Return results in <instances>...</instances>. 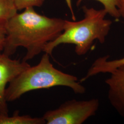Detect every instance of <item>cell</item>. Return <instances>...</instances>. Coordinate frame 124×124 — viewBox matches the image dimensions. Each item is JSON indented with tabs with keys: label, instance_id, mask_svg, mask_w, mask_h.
I'll use <instances>...</instances> for the list:
<instances>
[{
	"label": "cell",
	"instance_id": "11",
	"mask_svg": "<svg viewBox=\"0 0 124 124\" xmlns=\"http://www.w3.org/2000/svg\"><path fill=\"white\" fill-rule=\"evenodd\" d=\"M45 0H14L17 10H22L29 8L40 7L44 3Z\"/></svg>",
	"mask_w": 124,
	"mask_h": 124
},
{
	"label": "cell",
	"instance_id": "1",
	"mask_svg": "<svg viewBox=\"0 0 124 124\" xmlns=\"http://www.w3.org/2000/svg\"><path fill=\"white\" fill-rule=\"evenodd\" d=\"M16 13L5 24L6 40L3 53L11 56L19 47L26 50L23 61L27 62L44 51L46 44L63 31L65 20L49 18L36 13L34 8Z\"/></svg>",
	"mask_w": 124,
	"mask_h": 124
},
{
	"label": "cell",
	"instance_id": "8",
	"mask_svg": "<svg viewBox=\"0 0 124 124\" xmlns=\"http://www.w3.org/2000/svg\"><path fill=\"white\" fill-rule=\"evenodd\" d=\"M46 121L42 117H32L29 115H19L16 111L12 116L0 115V124H44Z\"/></svg>",
	"mask_w": 124,
	"mask_h": 124
},
{
	"label": "cell",
	"instance_id": "10",
	"mask_svg": "<svg viewBox=\"0 0 124 124\" xmlns=\"http://www.w3.org/2000/svg\"><path fill=\"white\" fill-rule=\"evenodd\" d=\"M83 0H78L77 5L79 6ZM100 2L104 7V9L106 11L107 13L112 17L118 19L120 17L118 11V6L120 0H95Z\"/></svg>",
	"mask_w": 124,
	"mask_h": 124
},
{
	"label": "cell",
	"instance_id": "14",
	"mask_svg": "<svg viewBox=\"0 0 124 124\" xmlns=\"http://www.w3.org/2000/svg\"><path fill=\"white\" fill-rule=\"evenodd\" d=\"M66 2L67 5L68 7V8H69V9L70 10L71 13H72V17L74 20H75V15L74 13V11H73V7H72V2H71V0H65Z\"/></svg>",
	"mask_w": 124,
	"mask_h": 124
},
{
	"label": "cell",
	"instance_id": "13",
	"mask_svg": "<svg viewBox=\"0 0 124 124\" xmlns=\"http://www.w3.org/2000/svg\"><path fill=\"white\" fill-rule=\"evenodd\" d=\"M118 9L120 17L123 18L124 20V0H120Z\"/></svg>",
	"mask_w": 124,
	"mask_h": 124
},
{
	"label": "cell",
	"instance_id": "4",
	"mask_svg": "<svg viewBox=\"0 0 124 124\" xmlns=\"http://www.w3.org/2000/svg\"><path fill=\"white\" fill-rule=\"evenodd\" d=\"M100 106L99 100L73 99L64 102L58 108L46 112L42 116L46 124H81L95 115Z\"/></svg>",
	"mask_w": 124,
	"mask_h": 124
},
{
	"label": "cell",
	"instance_id": "2",
	"mask_svg": "<svg viewBox=\"0 0 124 124\" xmlns=\"http://www.w3.org/2000/svg\"><path fill=\"white\" fill-rule=\"evenodd\" d=\"M84 18L79 21L65 20L63 31L52 41L46 46L43 52L51 55L53 50L63 44L75 46V52L79 56L84 55L90 50L93 42H105L111 29L112 21L105 19L108 14L105 9L97 10L82 8Z\"/></svg>",
	"mask_w": 124,
	"mask_h": 124
},
{
	"label": "cell",
	"instance_id": "3",
	"mask_svg": "<svg viewBox=\"0 0 124 124\" xmlns=\"http://www.w3.org/2000/svg\"><path fill=\"white\" fill-rule=\"evenodd\" d=\"M8 84L5 91L7 102L14 101L30 91L58 86L70 88L76 94L85 92L77 77L56 69L50 60V55L46 53L37 65L29 67Z\"/></svg>",
	"mask_w": 124,
	"mask_h": 124
},
{
	"label": "cell",
	"instance_id": "12",
	"mask_svg": "<svg viewBox=\"0 0 124 124\" xmlns=\"http://www.w3.org/2000/svg\"><path fill=\"white\" fill-rule=\"evenodd\" d=\"M6 40L5 25L0 24V54L3 53Z\"/></svg>",
	"mask_w": 124,
	"mask_h": 124
},
{
	"label": "cell",
	"instance_id": "9",
	"mask_svg": "<svg viewBox=\"0 0 124 124\" xmlns=\"http://www.w3.org/2000/svg\"><path fill=\"white\" fill-rule=\"evenodd\" d=\"M17 13L14 0H0V24L5 25Z\"/></svg>",
	"mask_w": 124,
	"mask_h": 124
},
{
	"label": "cell",
	"instance_id": "5",
	"mask_svg": "<svg viewBox=\"0 0 124 124\" xmlns=\"http://www.w3.org/2000/svg\"><path fill=\"white\" fill-rule=\"evenodd\" d=\"M30 66L27 62L12 59L4 53L0 54V115H8L7 102L5 99L7 85Z\"/></svg>",
	"mask_w": 124,
	"mask_h": 124
},
{
	"label": "cell",
	"instance_id": "6",
	"mask_svg": "<svg viewBox=\"0 0 124 124\" xmlns=\"http://www.w3.org/2000/svg\"><path fill=\"white\" fill-rule=\"evenodd\" d=\"M109 74L105 81L108 87V98L115 111L124 118V65Z\"/></svg>",
	"mask_w": 124,
	"mask_h": 124
},
{
	"label": "cell",
	"instance_id": "7",
	"mask_svg": "<svg viewBox=\"0 0 124 124\" xmlns=\"http://www.w3.org/2000/svg\"><path fill=\"white\" fill-rule=\"evenodd\" d=\"M109 56H105L97 59L89 68L84 77L80 80V82L100 74H109L116 68L124 65V57L113 60L109 59Z\"/></svg>",
	"mask_w": 124,
	"mask_h": 124
}]
</instances>
